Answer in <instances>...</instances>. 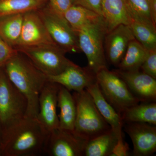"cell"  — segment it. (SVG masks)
Segmentation results:
<instances>
[{"label": "cell", "mask_w": 156, "mask_h": 156, "mask_svg": "<svg viewBox=\"0 0 156 156\" xmlns=\"http://www.w3.org/2000/svg\"><path fill=\"white\" fill-rule=\"evenodd\" d=\"M3 69L9 80L26 99L27 105L25 116L37 118L39 95L48 82L47 76L18 51Z\"/></svg>", "instance_id": "6da1fadb"}, {"label": "cell", "mask_w": 156, "mask_h": 156, "mask_svg": "<svg viewBox=\"0 0 156 156\" xmlns=\"http://www.w3.org/2000/svg\"><path fill=\"white\" fill-rule=\"evenodd\" d=\"M48 135L37 118L25 116L3 131L2 156L40 154L44 152Z\"/></svg>", "instance_id": "7a4b0ae2"}, {"label": "cell", "mask_w": 156, "mask_h": 156, "mask_svg": "<svg viewBox=\"0 0 156 156\" xmlns=\"http://www.w3.org/2000/svg\"><path fill=\"white\" fill-rule=\"evenodd\" d=\"M76 115L74 131L88 140L111 129L95 105L93 98L86 89L74 92Z\"/></svg>", "instance_id": "3957f363"}, {"label": "cell", "mask_w": 156, "mask_h": 156, "mask_svg": "<svg viewBox=\"0 0 156 156\" xmlns=\"http://www.w3.org/2000/svg\"><path fill=\"white\" fill-rule=\"evenodd\" d=\"M107 32L103 18L83 27L76 32L81 51L88 60V67L96 73L107 67L104 49L105 37Z\"/></svg>", "instance_id": "277c9868"}, {"label": "cell", "mask_w": 156, "mask_h": 156, "mask_svg": "<svg viewBox=\"0 0 156 156\" xmlns=\"http://www.w3.org/2000/svg\"><path fill=\"white\" fill-rule=\"evenodd\" d=\"M24 54L46 76L63 72L74 62L65 56L66 52L56 44H44L14 48Z\"/></svg>", "instance_id": "5b68a950"}, {"label": "cell", "mask_w": 156, "mask_h": 156, "mask_svg": "<svg viewBox=\"0 0 156 156\" xmlns=\"http://www.w3.org/2000/svg\"><path fill=\"white\" fill-rule=\"evenodd\" d=\"M27 101L0 69V124L3 131L25 116Z\"/></svg>", "instance_id": "8992f818"}, {"label": "cell", "mask_w": 156, "mask_h": 156, "mask_svg": "<svg viewBox=\"0 0 156 156\" xmlns=\"http://www.w3.org/2000/svg\"><path fill=\"white\" fill-rule=\"evenodd\" d=\"M96 79L105 99L120 114L140 102L114 71L102 69L96 73Z\"/></svg>", "instance_id": "52a82bcc"}, {"label": "cell", "mask_w": 156, "mask_h": 156, "mask_svg": "<svg viewBox=\"0 0 156 156\" xmlns=\"http://www.w3.org/2000/svg\"><path fill=\"white\" fill-rule=\"evenodd\" d=\"M50 37L57 46L67 53L80 52L77 36L64 16L48 7L37 10Z\"/></svg>", "instance_id": "ba28073f"}, {"label": "cell", "mask_w": 156, "mask_h": 156, "mask_svg": "<svg viewBox=\"0 0 156 156\" xmlns=\"http://www.w3.org/2000/svg\"><path fill=\"white\" fill-rule=\"evenodd\" d=\"M88 140L74 131L58 128L48 134L44 152L52 156H84Z\"/></svg>", "instance_id": "9c48e42d"}, {"label": "cell", "mask_w": 156, "mask_h": 156, "mask_svg": "<svg viewBox=\"0 0 156 156\" xmlns=\"http://www.w3.org/2000/svg\"><path fill=\"white\" fill-rule=\"evenodd\" d=\"M59 87L60 85L48 81L39 95L37 118L48 134L59 128L57 107Z\"/></svg>", "instance_id": "30bf717a"}, {"label": "cell", "mask_w": 156, "mask_h": 156, "mask_svg": "<svg viewBox=\"0 0 156 156\" xmlns=\"http://www.w3.org/2000/svg\"><path fill=\"white\" fill-rule=\"evenodd\" d=\"M44 44H56L48 33L37 10L27 12L23 15L21 34L15 48Z\"/></svg>", "instance_id": "8fae6325"}, {"label": "cell", "mask_w": 156, "mask_h": 156, "mask_svg": "<svg viewBox=\"0 0 156 156\" xmlns=\"http://www.w3.org/2000/svg\"><path fill=\"white\" fill-rule=\"evenodd\" d=\"M124 130L130 136L135 156H149L156 151V127L145 123H124Z\"/></svg>", "instance_id": "7c38bea8"}, {"label": "cell", "mask_w": 156, "mask_h": 156, "mask_svg": "<svg viewBox=\"0 0 156 156\" xmlns=\"http://www.w3.org/2000/svg\"><path fill=\"white\" fill-rule=\"evenodd\" d=\"M135 39L129 25L121 24L107 32L104 49L107 61L118 67L126 53L129 43Z\"/></svg>", "instance_id": "4fadbf2b"}, {"label": "cell", "mask_w": 156, "mask_h": 156, "mask_svg": "<svg viewBox=\"0 0 156 156\" xmlns=\"http://www.w3.org/2000/svg\"><path fill=\"white\" fill-rule=\"evenodd\" d=\"M113 70L125 81L132 94L140 102L155 101L156 79L143 72L140 69Z\"/></svg>", "instance_id": "5bb4252c"}, {"label": "cell", "mask_w": 156, "mask_h": 156, "mask_svg": "<svg viewBox=\"0 0 156 156\" xmlns=\"http://www.w3.org/2000/svg\"><path fill=\"white\" fill-rule=\"evenodd\" d=\"M47 77L49 82L74 92L84 90L96 82V74L88 66L81 67L74 63L58 74Z\"/></svg>", "instance_id": "9a60e30c"}, {"label": "cell", "mask_w": 156, "mask_h": 156, "mask_svg": "<svg viewBox=\"0 0 156 156\" xmlns=\"http://www.w3.org/2000/svg\"><path fill=\"white\" fill-rule=\"evenodd\" d=\"M86 89L92 96L98 110L112 130L119 136H122L124 122L121 115L105 99L97 81Z\"/></svg>", "instance_id": "2e32d148"}, {"label": "cell", "mask_w": 156, "mask_h": 156, "mask_svg": "<svg viewBox=\"0 0 156 156\" xmlns=\"http://www.w3.org/2000/svg\"><path fill=\"white\" fill-rule=\"evenodd\" d=\"M101 11L107 32L120 24L130 25L133 21L126 0H101Z\"/></svg>", "instance_id": "e0dca14e"}, {"label": "cell", "mask_w": 156, "mask_h": 156, "mask_svg": "<svg viewBox=\"0 0 156 156\" xmlns=\"http://www.w3.org/2000/svg\"><path fill=\"white\" fill-rule=\"evenodd\" d=\"M59 128L74 131L76 115V106L74 98L69 90L60 86L58 95Z\"/></svg>", "instance_id": "ac0fdd59"}, {"label": "cell", "mask_w": 156, "mask_h": 156, "mask_svg": "<svg viewBox=\"0 0 156 156\" xmlns=\"http://www.w3.org/2000/svg\"><path fill=\"white\" fill-rule=\"evenodd\" d=\"M119 137L111 128L89 140L85 146L84 156H110Z\"/></svg>", "instance_id": "d6986e66"}, {"label": "cell", "mask_w": 156, "mask_h": 156, "mask_svg": "<svg viewBox=\"0 0 156 156\" xmlns=\"http://www.w3.org/2000/svg\"><path fill=\"white\" fill-rule=\"evenodd\" d=\"M141 102L128 108L120 114L124 124L145 123L156 126L155 101Z\"/></svg>", "instance_id": "ffe728a7"}, {"label": "cell", "mask_w": 156, "mask_h": 156, "mask_svg": "<svg viewBox=\"0 0 156 156\" xmlns=\"http://www.w3.org/2000/svg\"><path fill=\"white\" fill-rule=\"evenodd\" d=\"M23 14L0 17V38L15 48L19 41L23 22Z\"/></svg>", "instance_id": "44dd1931"}, {"label": "cell", "mask_w": 156, "mask_h": 156, "mask_svg": "<svg viewBox=\"0 0 156 156\" xmlns=\"http://www.w3.org/2000/svg\"><path fill=\"white\" fill-rule=\"evenodd\" d=\"M63 16L75 32L83 27L102 18L94 11L75 5L66 12Z\"/></svg>", "instance_id": "7402d4cb"}, {"label": "cell", "mask_w": 156, "mask_h": 156, "mask_svg": "<svg viewBox=\"0 0 156 156\" xmlns=\"http://www.w3.org/2000/svg\"><path fill=\"white\" fill-rule=\"evenodd\" d=\"M147 50L135 39L129 43L122 61L118 65V69L123 71L140 69L147 55Z\"/></svg>", "instance_id": "603a6c76"}, {"label": "cell", "mask_w": 156, "mask_h": 156, "mask_svg": "<svg viewBox=\"0 0 156 156\" xmlns=\"http://www.w3.org/2000/svg\"><path fill=\"white\" fill-rule=\"evenodd\" d=\"M46 0H0V17L25 14L42 8Z\"/></svg>", "instance_id": "cb8c5ba5"}, {"label": "cell", "mask_w": 156, "mask_h": 156, "mask_svg": "<svg viewBox=\"0 0 156 156\" xmlns=\"http://www.w3.org/2000/svg\"><path fill=\"white\" fill-rule=\"evenodd\" d=\"M129 26L134 38L147 50L156 48L155 27L135 21Z\"/></svg>", "instance_id": "d4e9b609"}, {"label": "cell", "mask_w": 156, "mask_h": 156, "mask_svg": "<svg viewBox=\"0 0 156 156\" xmlns=\"http://www.w3.org/2000/svg\"><path fill=\"white\" fill-rule=\"evenodd\" d=\"M128 10L133 21L153 26L151 0H126Z\"/></svg>", "instance_id": "484cf974"}, {"label": "cell", "mask_w": 156, "mask_h": 156, "mask_svg": "<svg viewBox=\"0 0 156 156\" xmlns=\"http://www.w3.org/2000/svg\"><path fill=\"white\" fill-rule=\"evenodd\" d=\"M140 69L143 72L156 79V48L148 50L147 55Z\"/></svg>", "instance_id": "4316f807"}, {"label": "cell", "mask_w": 156, "mask_h": 156, "mask_svg": "<svg viewBox=\"0 0 156 156\" xmlns=\"http://www.w3.org/2000/svg\"><path fill=\"white\" fill-rule=\"evenodd\" d=\"M17 51L0 38V69L2 68Z\"/></svg>", "instance_id": "83f0119b"}, {"label": "cell", "mask_w": 156, "mask_h": 156, "mask_svg": "<svg viewBox=\"0 0 156 156\" xmlns=\"http://www.w3.org/2000/svg\"><path fill=\"white\" fill-rule=\"evenodd\" d=\"M49 6L52 11L63 16L68 10L74 5L73 0H49Z\"/></svg>", "instance_id": "f1b7e54d"}, {"label": "cell", "mask_w": 156, "mask_h": 156, "mask_svg": "<svg viewBox=\"0 0 156 156\" xmlns=\"http://www.w3.org/2000/svg\"><path fill=\"white\" fill-rule=\"evenodd\" d=\"M73 3L94 11L102 17L101 0H73Z\"/></svg>", "instance_id": "f546056e"}, {"label": "cell", "mask_w": 156, "mask_h": 156, "mask_svg": "<svg viewBox=\"0 0 156 156\" xmlns=\"http://www.w3.org/2000/svg\"><path fill=\"white\" fill-rule=\"evenodd\" d=\"M129 147L128 144L125 142L123 135L120 136L115 145L110 156H127L129 155Z\"/></svg>", "instance_id": "4dcf8cb0"}, {"label": "cell", "mask_w": 156, "mask_h": 156, "mask_svg": "<svg viewBox=\"0 0 156 156\" xmlns=\"http://www.w3.org/2000/svg\"><path fill=\"white\" fill-rule=\"evenodd\" d=\"M3 130L0 124V156H2V148Z\"/></svg>", "instance_id": "1f68e13d"}]
</instances>
